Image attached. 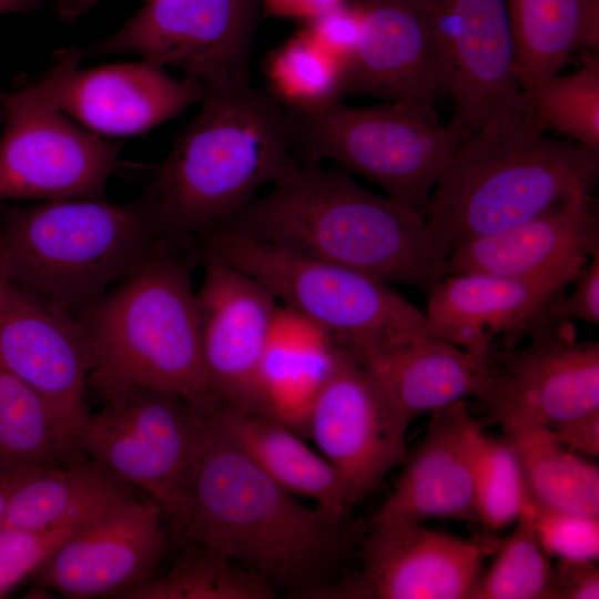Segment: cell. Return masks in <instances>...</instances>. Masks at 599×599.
I'll use <instances>...</instances> for the list:
<instances>
[{"mask_svg":"<svg viewBox=\"0 0 599 599\" xmlns=\"http://www.w3.org/2000/svg\"><path fill=\"white\" fill-rule=\"evenodd\" d=\"M586 265L532 277L448 274L428 293L425 316L430 332L487 359L496 337L511 346L527 336Z\"/></svg>","mask_w":599,"mask_h":599,"instance_id":"ffe728a7","label":"cell"},{"mask_svg":"<svg viewBox=\"0 0 599 599\" xmlns=\"http://www.w3.org/2000/svg\"><path fill=\"white\" fill-rule=\"evenodd\" d=\"M346 0H260L262 11L273 18L311 21Z\"/></svg>","mask_w":599,"mask_h":599,"instance_id":"b9f144b4","label":"cell"},{"mask_svg":"<svg viewBox=\"0 0 599 599\" xmlns=\"http://www.w3.org/2000/svg\"><path fill=\"white\" fill-rule=\"evenodd\" d=\"M304 31L322 50L345 65L359 39L358 8L354 1H344L308 21Z\"/></svg>","mask_w":599,"mask_h":599,"instance_id":"74e56055","label":"cell"},{"mask_svg":"<svg viewBox=\"0 0 599 599\" xmlns=\"http://www.w3.org/2000/svg\"><path fill=\"white\" fill-rule=\"evenodd\" d=\"M79 454L59 465L1 476L9 490L0 528L79 526L134 496L129 485Z\"/></svg>","mask_w":599,"mask_h":599,"instance_id":"4316f807","label":"cell"},{"mask_svg":"<svg viewBox=\"0 0 599 599\" xmlns=\"http://www.w3.org/2000/svg\"><path fill=\"white\" fill-rule=\"evenodd\" d=\"M527 114L541 131L550 130L569 141L599 152V60L587 52L581 67L549 78L524 94Z\"/></svg>","mask_w":599,"mask_h":599,"instance_id":"d6a6232c","label":"cell"},{"mask_svg":"<svg viewBox=\"0 0 599 599\" xmlns=\"http://www.w3.org/2000/svg\"><path fill=\"white\" fill-rule=\"evenodd\" d=\"M74 52L62 57L45 77L21 88L33 100L67 113L93 132L141 133L201 102L206 88L199 80L175 79L145 59L78 69Z\"/></svg>","mask_w":599,"mask_h":599,"instance_id":"2e32d148","label":"cell"},{"mask_svg":"<svg viewBox=\"0 0 599 599\" xmlns=\"http://www.w3.org/2000/svg\"><path fill=\"white\" fill-rule=\"evenodd\" d=\"M141 197L162 240H190L242 212L297 166L290 110L247 84L206 89Z\"/></svg>","mask_w":599,"mask_h":599,"instance_id":"3957f363","label":"cell"},{"mask_svg":"<svg viewBox=\"0 0 599 599\" xmlns=\"http://www.w3.org/2000/svg\"><path fill=\"white\" fill-rule=\"evenodd\" d=\"M8 490L9 486L7 479L0 476V525L2 522L6 510Z\"/></svg>","mask_w":599,"mask_h":599,"instance_id":"ee69618b","label":"cell"},{"mask_svg":"<svg viewBox=\"0 0 599 599\" xmlns=\"http://www.w3.org/2000/svg\"><path fill=\"white\" fill-rule=\"evenodd\" d=\"M219 224L427 294L448 275L423 214L362 187L339 166L324 169L311 155Z\"/></svg>","mask_w":599,"mask_h":599,"instance_id":"6da1fadb","label":"cell"},{"mask_svg":"<svg viewBox=\"0 0 599 599\" xmlns=\"http://www.w3.org/2000/svg\"><path fill=\"white\" fill-rule=\"evenodd\" d=\"M515 524L468 599H549L552 565L537 537L530 500Z\"/></svg>","mask_w":599,"mask_h":599,"instance_id":"836d02e7","label":"cell"},{"mask_svg":"<svg viewBox=\"0 0 599 599\" xmlns=\"http://www.w3.org/2000/svg\"><path fill=\"white\" fill-rule=\"evenodd\" d=\"M94 386L103 404L88 414L78 450L116 479L148 493L181 532L207 427L205 414L170 392L126 383Z\"/></svg>","mask_w":599,"mask_h":599,"instance_id":"ba28073f","label":"cell"},{"mask_svg":"<svg viewBox=\"0 0 599 599\" xmlns=\"http://www.w3.org/2000/svg\"><path fill=\"white\" fill-rule=\"evenodd\" d=\"M530 502L537 537L549 557L598 560L599 517L554 510Z\"/></svg>","mask_w":599,"mask_h":599,"instance_id":"8d00e7d4","label":"cell"},{"mask_svg":"<svg viewBox=\"0 0 599 599\" xmlns=\"http://www.w3.org/2000/svg\"><path fill=\"white\" fill-rule=\"evenodd\" d=\"M572 290L565 293L550 306L547 316L555 321L578 319L599 323V252L571 283Z\"/></svg>","mask_w":599,"mask_h":599,"instance_id":"f35d334b","label":"cell"},{"mask_svg":"<svg viewBox=\"0 0 599 599\" xmlns=\"http://www.w3.org/2000/svg\"><path fill=\"white\" fill-rule=\"evenodd\" d=\"M84 525V524H83ZM79 526L0 528V598L43 567Z\"/></svg>","mask_w":599,"mask_h":599,"instance_id":"d590c367","label":"cell"},{"mask_svg":"<svg viewBox=\"0 0 599 599\" xmlns=\"http://www.w3.org/2000/svg\"><path fill=\"white\" fill-rule=\"evenodd\" d=\"M597 252V203L585 191L518 225L461 243L449 255L447 272L532 277L583 266Z\"/></svg>","mask_w":599,"mask_h":599,"instance_id":"603a6c76","label":"cell"},{"mask_svg":"<svg viewBox=\"0 0 599 599\" xmlns=\"http://www.w3.org/2000/svg\"><path fill=\"white\" fill-rule=\"evenodd\" d=\"M163 576L150 577L122 592L125 599H270L266 578L224 556L191 546Z\"/></svg>","mask_w":599,"mask_h":599,"instance_id":"4dcf8cb0","label":"cell"},{"mask_svg":"<svg viewBox=\"0 0 599 599\" xmlns=\"http://www.w3.org/2000/svg\"><path fill=\"white\" fill-rule=\"evenodd\" d=\"M524 346L491 351L476 396L504 432L546 427L599 409V344L579 341L571 321L548 316Z\"/></svg>","mask_w":599,"mask_h":599,"instance_id":"30bf717a","label":"cell"},{"mask_svg":"<svg viewBox=\"0 0 599 599\" xmlns=\"http://www.w3.org/2000/svg\"><path fill=\"white\" fill-rule=\"evenodd\" d=\"M206 418L183 540L302 595L322 587L357 530L301 504Z\"/></svg>","mask_w":599,"mask_h":599,"instance_id":"7a4b0ae2","label":"cell"},{"mask_svg":"<svg viewBox=\"0 0 599 599\" xmlns=\"http://www.w3.org/2000/svg\"><path fill=\"white\" fill-rule=\"evenodd\" d=\"M164 512L131 497L79 527L38 571L40 587L65 598L119 596L153 576L166 547Z\"/></svg>","mask_w":599,"mask_h":599,"instance_id":"ac0fdd59","label":"cell"},{"mask_svg":"<svg viewBox=\"0 0 599 599\" xmlns=\"http://www.w3.org/2000/svg\"><path fill=\"white\" fill-rule=\"evenodd\" d=\"M443 93L463 139L491 120L527 112L517 78L507 0H424Z\"/></svg>","mask_w":599,"mask_h":599,"instance_id":"7c38bea8","label":"cell"},{"mask_svg":"<svg viewBox=\"0 0 599 599\" xmlns=\"http://www.w3.org/2000/svg\"><path fill=\"white\" fill-rule=\"evenodd\" d=\"M409 422L348 351L308 412L305 435L347 483L355 504L407 456Z\"/></svg>","mask_w":599,"mask_h":599,"instance_id":"9a60e30c","label":"cell"},{"mask_svg":"<svg viewBox=\"0 0 599 599\" xmlns=\"http://www.w3.org/2000/svg\"><path fill=\"white\" fill-rule=\"evenodd\" d=\"M185 241V240H184ZM184 241L160 240L146 260L79 317L93 384L126 383L173 393L202 413L219 404L204 367Z\"/></svg>","mask_w":599,"mask_h":599,"instance_id":"5b68a950","label":"cell"},{"mask_svg":"<svg viewBox=\"0 0 599 599\" xmlns=\"http://www.w3.org/2000/svg\"><path fill=\"white\" fill-rule=\"evenodd\" d=\"M3 115L2 100L0 101V120Z\"/></svg>","mask_w":599,"mask_h":599,"instance_id":"f6af8a7d","label":"cell"},{"mask_svg":"<svg viewBox=\"0 0 599 599\" xmlns=\"http://www.w3.org/2000/svg\"><path fill=\"white\" fill-rule=\"evenodd\" d=\"M556 438L579 455H599V409L565 420L550 428Z\"/></svg>","mask_w":599,"mask_h":599,"instance_id":"60d3db41","label":"cell"},{"mask_svg":"<svg viewBox=\"0 0 599 599\" xmlns=\"http://www.w3.org/2000/svg\"><path fill=\"white\" fill-rule=\"evenodd\" d=\"M0 201L102 199L119 144L73 124L19 89L2 100Z\"/></svg>","mask_w":599,"mask_h":599,"instance_id":"4fadbf2b","label":"cell"},{"mask_svg":"<svg viewBox=\"0 0 599 599\" xmlns=\"http://www.w3.org/2000/svg\"><path fill=\"white\" fill-rule=\"evenodd\" d=\"M194 237L200 260H217L252 276L275 300L324 328L356 358L385 346L434 337L425 313L375 277L225 224Z\"/></svg>","mask_w":599,"mask_h":599,"instance_id":"52a82bcc","label":"cell"},{"mask_svg":"<svg viewBox=\"0 0 599 599\" xmlns=\"http://www.w3.org/2000/svg\"><path fill=\"white\" fill-rule=\"evenodd\" d=\"M483 558L478 542L416 521L380 522L363 540L362 571L306 597L468 599Z\"/></svg>","mask_w":599,"mask_h":599,"instance_id":"e0dca14e","label":"cell"},{"mask_svg":"<svg viewBox=\"0 0 599 599\" xmlns=\"http://www.w3.org/2000/svg\"><path fill=\"white\" fill-rule=\"evenodd\" d=\"M265 73L271 95L290 111L308 113L344 98L345 65L300 31L270 53Z\"/></svg>","mask_w":599,"mask_h":599,"instance_id":"1f68e13d","label":"cell"},{"mask_svg":"<svg viewBox=\"0 0 599 599\" xmlns=\"http://www.w3.org/2000/svg\"><path fill=\"white\" fill-rule=\"evenodd\" d=\"M39 4L38 0H0V14L31 11Z\"/></svg>","mask_w":599,"mask_h":599,"instance_id":"7bdbcfd3","label":"cell"},{"mask_svg":"<svg viewBox=\"0 0 599 599\" xmlns=\"http://www.w3.org/2000/svg\"><path fill=\"white\" fill-rule=\"evenodd\" d=\"M598 175L599 152L549 138L527 112L506 114L458 143L430 193L427 229L448 260L464 242L591 191Z\"/></svg>","mask_w":599,"mask_h":599,"instance_id":"277c9868","label":"cell"},{"mask_svg":"<svg viewBox=\"0 0 599 599\" xmlns=\"http://www.w3.org/2000/svg\"><path fill=\"white\" fill-rule=\"evenodd\" d=\"M522 95L559 73L573 52L599 48L598 0H507Z\"/></svg>","mask_w":599,"mask_h":599,"instance_id":"83f0119b","label":"cell"},{"mask_svg":"<svg viewBox=\"0 0 599 599\" xmlns=\"http://www.w3.org/2000/svg\"><path fill=\"white\" fill-rule=\"evenodd\" d=\"M196 296L201 346L211 390L219 403L262 416L258 369L277 309L255 278L213 258H201Z\"/></svg>","mask_w":599,"mask_h":599,"instance_id":"d6986e66","label":"cell"},{"mask_svg":"<svg viewBox=\"0 0 599 599\" xmlns=\"http://www.w3.org/2000/svg\"><path fill=\"white\" fill-rule=\"evenodd\" d=\"M410 423L423 414L477 396L487 359L437 337L378 348L357 358Z\"/></svg>","mask_w":599,"mask_h":599,"instance_id":"484cf974","label":"cell"},{"mask_svg":"<svg viewBox=\"0 0 599 599\" xmlns=\"http://www.w3.org/2000/svg\"><path fill=\"white\" fill-rule=\"evenodd\" d=\"M79 453L45 402L0 367V476L59 465Z\"/></svg>","mask_w":599,"mask_h":599,"instance_id":"f546056e","label":"cell"},{"mask_svg":"<svg viewBox=\"0 0 599 599\" xmlns=\"http://www.w3.org/2000/svg\"><path fill=\"white\" fill-rule=\"evenodd\" d=\"M353 1L361 33L345 64L344 97L435 106L444 93L424 0Z\"/></svg>","mask_w":599,"mask_h":599,"instance_id":"44dd1931","label":"cell"},{"mask_svg":"<svg viewBox=\"0 0 599 599\" xmlns=\"http://www.w3.org/2000/svg\"><path fill=\"white\" fill-rule=\"evenodd\" d=\"M260 0H152L119 30L74 52H134L173 65L206 89L250 83Z\"/></svg>","mask_w":599,"mask_h":599,"instance_id":"8fae6325","label":"cell"},{"mask_svg":"<svg viewBox=\"0 0 599 599\" xmlns=\"http://www.w3.org/2000/svg\"><path fill=\"white\" fill-rule=\"evenodd\" d=\"M291 113L305 155L334 161L424 216L433 187L463 139L426 104L357 108L337 102Z\"/></svg>","mask_w":599,"mask_h":599,"instance_id":"9c48e42d","label":"cell"},{"mask_svg":"<svg viewBox=\"0 0 599 599\" xmlns=\"http://www.w3.org/2000/svg\"><path fill=\"white\" fill-rule=\"evenodd\" d=\"M480 427L466 399L429 413L424 438L407 453L404 469L373 525L429 518L478 522L473 444Z\"/></svg>","mask_w":599,"mask_h":599,"instance_id":"7402d4cb","label":"cell"},{"mask_svg":"<svg viewBox=\"0 0 599 599\" xmlns=\"http://www.w3.org/2000/svg\"><path fill=\"white\" fill-rule=\"evenodd\" d=\"M599 569L595 561L558 559L552 565L549 599H598Z\"/></svg>","mask_w":599,"mask_h":599,"instance_id":"ab89813d","label":"cell"},{"mask_svg":"<svg viewBox=\"0 0 599 599\" xmlns=\"http://www.w3.org/2000/svg\"><path fill=\"white\" fill-rule=\"evenodd\" d=\"M203 414L281 487L312 498L331 520H345L355 505L347 483L298 434L271 418L229 404L219 403Z\"/></svg>","mask_w":599,"mask_h":599,"instance_id":"d4e9b609","label":"cell"},{"mask_svg":"<svg viewBox=\"0 0 599 599\" xmlns=\"http://www.w3.org/2000/svg\"><path fill=\"white\" fill-rule=\"evenodd\" d=\"M345 352L313 321L277 307L258 369L262 416L305 435L311 406Z\"/></svg>","mask_w":599,"mask_h":599,"instance_id":"cb8c5ba5","label":"cell"},{"mask_svg":"<svg viewBox=\"0 0 599 599\" xmlns=\"http://www.w3.org/2000/svg\"><path fill=\"white\" fill-rule=\"evenodd\" d=\"M149 1H152V0H149Z\"/></svg>","mask_w":599,"mask_h":599,"instance_id":"bcb514c9","label":"cell"},{"mask_svg":"<svg viewBox=\"0 0 599 599\" xmlns=\"http://www.w3.org/2000/svg\"><path fill=\"white\" fill-rule=\"evenodd\" d=\"M161 238L141 199L51 200L0 214V273L81 317Z\"/></svg>","mask_w":599,"mask_h":599,"instance_id":"8992f818","label":"cell"},{"mask_svg":"<svg viewBox=\"0 0 599 599\" xmlns=\"http://www.w3.org/2000/svg\"><path fill=\"white\" fill-rule=\"evenodd\" d=\"M473 489L477 521L491 529L515 522L529 501L516 451L481 427L473 444Z\"/></svg>","mask_w":599,"mask_h":599,"instance_id":"e575fe53","label":"cell"},{"mask_svg":"<svg viewBox=\"0 0 599 599\" xmlns=\"http://www.w3.org/2000/svg\"><path fill=\"white\" fill-rule=\"evenodd\" d=\"M0 367L48 405L78 450L92 354L81 321L0 273ZM79 451V450H78Z\"/></svg>","mask_w":599,"mask_h":599,"instance_id":"5bb4252c","label":"cell"},{"mask_svg":"<svg viewBox=\"0 0 599 599\" xmlns=\"http://www.w3.org/2000/svg\"><path fill=\"white\" fill-rule=\"evenodd\" d=\"M517 454L529 500L554 510L599 517V469L546 427L505 432Z\"/></svg>","mask_w":599,"mask_h":599,"instance_id":"f1b7e54d","label":"cell"}]
</instances>
